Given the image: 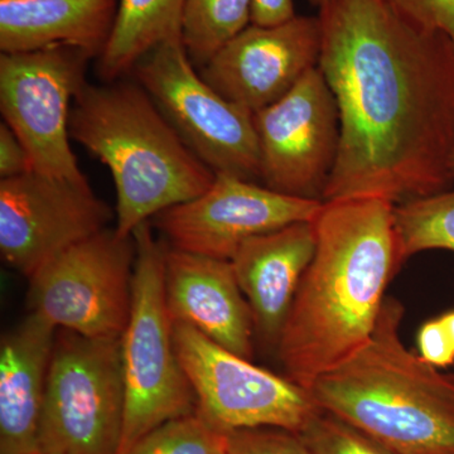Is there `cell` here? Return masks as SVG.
Returning <instances> with one entry per match:
<instances>
[{
    "label": "cell",
    "instance_id": "6da1fadb",
    "mask_svg": "<svg viewBox=\"0 0 454 454\" xmlns=\"http://www.w3.org/2000/svg\"><path fill=\"white\" fill-rule=\"evenodd\" d=\"M318 20V67L340 127L324 201L402 205L452 188V35L413 25L387 0H325Z\"/></svg>",
    "mask_w": 454,
    "mask_h": 454
},
{
    "label": "cell",
    "instance_id": "7a4b0ae2",
    "mask_svg": "<svg viewBox=\"0 0 454 454\" xmlns=\"http://www.w3.org/2000/svg\"><path fill=\"white\" fill-rule=\"evenodd\" d=\"M395 206L372 197L333 200L313 219L315 256L276 348L286 378L304 389L372 339L385 292L404 264Z\"/></svg>",
    "mask_w": 454,
    "mask_h": 454
},
{
    "label": "cell",
    "instance_id": "3957f363",
    "mask_svg": "<svg viewBox=\"0 0 454 454\" xmlns=\"http://www.w3.org/2000/svg\"><path fill=\"white\" fill-rule=\"evenodd\" d=\"M404 307L387 297L372 339L309 387L316 404L397 454H454V370L402 339Z\"/></svg>",
    "mask_w": 454,
    "mask_h": 454
},
{
    "label": "cell",
    "instance_id": "277c9868",
    "mask_svg": "<svg viewBox=\"0 0 454 454\" xmlns=\"http://www.w3.org/2000/svg\"><path fill=\"white\" fill-rule=\"evenodd\" d=\"M70 137L112 173L121 236L201 196L216 177L137 82H86L71 107Z\"/></svg>",
    "mask_w": 454,
    "mask_h": 454
},
{
    "label": "cell",
    "instance_id": "5b68a950",
    "mask_svg": "<svg viewBox=\"0 0 454 454\" xmlns=\"http://www.w3.org/2000/svg\"><path fill=\"white\" fill-rule=\"evenodd\" d=\"M133 304L121 339L125 413L118 454L127 453L151 430L197 409L195 393L176 351L164 297L166 244L154 238L149 221L133 232Z\"/></svg>",
    "mask_w": 454,
    "mask_h": 454
},
{
    "label": "cell",
    "instance_id": "8992f818",
    "mask_svg": "<svg viewBox=\"0 0 454 454\" xmlns=\"http://www.w3.org/2000/svg\"><path fill=\"white\" fill-rule=\"evenodd\" d=\"M124 413L121 339H91L57 330L40 452L118 454Z\"/></svg>",
    "mask_w": 454,
    "mask_h": 454
},
{
    "label": "cell",
    "instance_id": "52a82bcc",
    "mask_svg": "<svg viewBox=\"0 0 454 454\" xmlns=\"http://www.w3.org/2000/svg\"><path fill=\"white\" fill-rule=\"evenodd\" d=\"M131 74L215 175L262 182L254 114L221 97L196 73L182 41L155 47Z\"/></svg>",
    "mask_w": 454,
    "mask_h": 454
},
{
    "label": "cell",
    "instance_id": "ba28073f",
    "mask_svg": "<svg viewBox=\"0 0 454 454\" xmlns=\"http://www.w3.org/2000/svg\"><path fill=\"white\" fill-rule=\"evenodd\" d=\"M133 235L103 230L68 247L29 280L28 309L57 330L121 339L133 304Z\"/></svg>",
    "mask_w": 454,
    "mask_h": 454
},
{
    "label": "cell",
    "instance_id": "9c48e42d",
    "mask_svg": "<svg viewBox=\"0 0 454 454\" xmlns=\"http://www.w3.org/2000/svg\"><path fill=\"white\" fill-rule=\"evenodd\" d=\"M176 351L196 396V411L214 428H278L300 434L322 409L309 390L254 365L184 324H173Z\"/></svg>",
    "mask_w": 454,
    "mask_h": 454
},
{
    "label": "cell",
    "instance_id": "30bf717a",
    "mask_svg": "<svg viewBox=\"0 0 454 454\" xmlns=\"http://www.w3.org/2000/svg\"><path fill=\"white\" fill-rule=\"evenodd\" d=\"M91 59L65 44L0 56L3 121L25 145L32 172L86 178L70 145V115Z\"/></svg>",
    "mask_w": 454,
    "mask_h": 454
},
{
    "label": "cell",
    "instance_id": "8fae6325",
    "mask_svg": "<svg viewBox=\"0 0 454 454\" xmlns=\"http://www.w3.org/2000/svg\"><path fill=\"white\" fill-rule=\"evenodd\" d=\"M88 178L28 172L0 181V255L31 278L68 247L107 229L114 219Z\"/></svg>",
    "mask_w": 454,
    "mask_h": 454
},
{
    "label": "cell",
    "instance_id": "7c38bea8",
    "mask_svg": "<svg viewBox=\"0 0 454 454\" xmlns=\"http://www.w3.org/2000/svg\"><path fill=\"white\" fill-rule=\"evenodd\" d=\"M262 184L284 195L324 201L339 155L340 113L318 66L286 95L254 114Z\"/></svg>",
    "mask_w": 454,
    "mask_h": 454
},
{
    "label": "cell",
    "instance_id": "4fadbf2b",
    "mask_svg": "<svg viewBox=\"0 0 454 454\" xmlns=\"http://www.w3.org/2000/svg\"><path fill=\"white\" fill-rule=\"evenodd\" d=\"M322 203L284 195L258 182L216 175L201 196L160 212L153 220L169 247L231 262L250 239L312 221Z\"/></svg>",
    "mask_w": 454,
    "mask_h": 454
},
{
    "label": "cell",
    "instance_id": "5bb4252c",
    "mask_svg": "<svg viewBox=\"0 0 454 454\" xmlns=\"http://www.w3.org/2000/svg\"><path fill=\"white\" fill-rule=\"evenodd\" d=\"M318 17L295 16L276 26L247 27L200 68L221 97L255 114L286 97L318 66Z\"/></svg>",
    "mask_w": 454,
    "mask_h": 454
},
{
    "label": "cell",
    "instance_id": "9a60e30c",
    "mask_svg": "<svg viewBox=\"0 0 454 454\" xmlns=\"http://www.w3.org/2000/svg\"><path fill=\"white\" fill-rule=\"evenodd\" d=\"M163 286L173 324L191 325L223 348L252 360L253 312L231 262L166 245Z\"/></svg>",
    "mask_w": 454,
    "mask_h": 454
},
{
    "label": "cell",
    "instance_id": "2e32d148",
    "mask_svg": "<svg viewBox=\"0 0 454 454\" xmlns=\"http://www.w3.org/2000/svg\"><path fill=\"white\" fill-rule=\"evenodd\" d=\"M312 221L250 239L231 259L236 279L252 309L255 337L277 348L295 293L316 253Z\"/></svg>",
    "mask_w": 454,
    "mask_h": 454
},
{
    "label": "cell",
    "instance_id": "e0dca14e",
    "mask_svg": "<svg viewBox=\"0 0 454 454\" xmlns=\"http://www.w3.org/2000/svg\"><path fill=\"white\" fill-rule=\"evenodd\" d=\"M57 328L29 312L0 342V454H38Z\"/></svg>",
    "mask_w": 454,
    "mask_h": 454
},
{
    "label": "cell",
    "instance_id": "ac0fdd59",
    "mask_svg": "<svg viewBox=\"0 0 454 454\" xmlns=\"http://www.w3.org/2000/svg\"><path fill=\"white\" fill-rule=\"evenodd\" d=\"M119 0H0V51L74 47L100 59L112 38Z\"/></svg>",
    "mask_w": 454,
    "mask_h": 454
},
{
    "label": "cell",
    "instance_id": "d6986e66",
    "mask_svg": "<svg viewBox=\"0 0 454 454\" xmlns=\"http://www.w3.org/2000/svg\"><path fill=\"white\" fill-rule=\"evenodd\" d=\"M184 5V0H119L112 38L98 59L101 82L121 80L155 47L182 41Z\"/></svg>",
    "mask_w": 454,
    "mask_h": 454
},
{
    "label": "cell",
    "instance_id": "ffe728a7",
    "mask_svg": "<svg viewBox=\"0 0 454 454\" xmlns=\"http://www.w3.org/2000/svg\"><path fill=\"white\" fill-rule=\"evenodd\" d=\"M253 0H184L182 44L202 68L252 22Z\"/></svg>",
    "mask_w": 454,
    "mask_h": 454
},
{
    "label": "cell",
    "instance_id": "44dd1931",
    "mask_svg": "<svg viewBox=\"0 0 454 454\" xmlns=\"http://www.w3.org/2000/svg\"><path fill=\"white\" fill-rule=\"evenodd\" d=\"M395 227L404 262L427 250L454 253V190L395 206Z\"/></svg>",
    "mask_w": 454,
    "mask_h": 454
},
{
    "label": "cell",
    "instance_id": "7402d4cb",
    "mask_svg": "<svg viewBox=\"0 0 454 454\" xmlns=\"http://www.w3.org/2000/svg\"><path fill=\"white\" fill-rule=\"evenodd\" d=\"M125 454H227V433L196 411L151 430Z\"/></svg>",
    "mask_w": 454,
    "mask_h": 454
},
{
    "label": "cell",
    "instance_id": "603a6c76",
    "mask_svg": "<svg viewBox=\"0 0 454 454\" xmlns=\"http://www.w3.org/2000/svg\"><path fill=\"white\" fill-rule=\"evenodd\" d=\"M298 437L309 454H397L363 430L324 411Z\"/></svg>",
    "mask_w": 454,
    "mask_h": 454
},
{
    "label": "cell",
    "instance_id": "cb8c5ba5",
    "mask_svg": "<svg viewBox=\"0 0 454 454\" xmlns=\"http://www.w3.org/2000/svg\"><path fill=\"white\" fill-rule=\"evenodd\" d=\"M227 454H309L295 433L278 428L227 433Z\"/></svg>",
    "mask_w": 454,
    "mask_h": 454
},
{
    "label": "cell",
    "instance_id": "d4e9b609",
    "mask_svg": "<svg viewBox=\"0 0 454 454\" xmlns=\"http://www.w3.org/2000/svg\"><path fill=\"white\" fill-rule=\"evenodd\" d=\"M397 13L422 28L454 38V0H387Z\"/></svg>",
    "mask_w": 454,
    "mask_h": 454
},
{
    "label": "cell",
    "instance_id": "484cf974",
    "mask_svg": "<svg viewBox=\"0 0 454 454\" xmlns=\"http://www.w3.org/2000/svg\"><path fill=\"white\" fill-rule=\"evenodd\" d=\"M417 343L418 354L430 365L438 369L454 365V348L439 317L427 321L419 328Z\"/></svg>",
    "mask_w": 454,
    "mask_h": 454
},
{
    "label": "cell",
    "instance_id": "4316f807",
    "mask_svg": "<svg viewBox=\"0 0 454 454\" xmlns=\"http://www.w3.org/2000/svg\"><path fill=\"white\" fill-rule=\"evenodd\" d=\"M32 172L31 160L25 145L13 130L5 124H0V176L13 178Z\"/></svg>",
    "mask_w": 454,
    "mask_h": 454
},
{
    "label": "cell",
    "instance_id": "83f0119b",
    "mask_svg": "<svg viewBox=\"0 0 454 454\" xmlns=\"http://www.w3.org/2000/svg\"><path fill=\"white\" fill-rule=\"evenodd\" d=\"M294 17L293 0H253V25L276 26Z\"/></svg>",
    "mask_w": 454,
    "mask_h": 454
},
{
    "label": "cell",
    "instance_id": "f1b7e54d",
    "mask_svg": "<svg viewBox=\"0 0 454 454\" xmlns=\"http://www.w3.org/2000/svg\"><path fill=\"white\" fill-rule=\"evenodd\" d=\"M439 319H441L442 324L446 328L448 336H450V342H452L454 348V309L448 310L444 315L439 317Z\"/></svg>",
    "mask_w": 454,
    "mask_h": 454
},
{
    "label": "cell",
    "instance_id": "f546056e",
    "mask_svg": "<svg viewBox=\"0 0 454 454\" xmlns=\"http://www.w3.org/2000/svg\"><path fill=\"white\" fill-rule=\"evenodd\" d=\"M450 173H452L454 178V153L452 155V160H450Z\"/></svg>",
    "mask_w": 454,
    "mask_h": 454
},
{
    "label": "cell",
    "instance_id": "4dcf8cb0",
    "mask_svg": "<svg viewBox=\"0 0 454 454\" xmlns=\"http://www.w3.org/2000/svg\"><path fill=\"white\" fill-rule=\"evenodd\" d=\"M309 2L312 3V4L318 5L319 7L325 0H309Z\"/></svg>",
    "mask_w": 454,
    "mask_h": 454
},
{
    "label": "cell",
    "instance_id": "1f68e13d",
    "mask_svg": "<svg viewBox=\"0 0 454 454\" xmlns=\"http://www.w3.org/2000/svg\"><path fill=\"white\" fill-rule=\"evenodd\" d=\"M38 454H44V453H38Z\"/></svg>",
    "mask_w": 454,
    "mask_h": 454
}]
</instances>
